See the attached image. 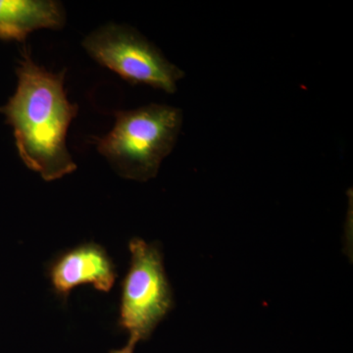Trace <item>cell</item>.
Segmentation results:
<instances>
[{"instance_id":"1","label":"cell","mask_w":353,"mask_h":353,"mask_svg":"<svg viewBox=\"0 0 353 353\" xmlns=\"http://www.w3.org/2000/svg\"><path fill=\"white\" fill-rule=\"evenodd\" d=\"M15 92L0 114L13 128L15 145L23 163L46 182L77 170L67 148V132L79 112L64 88L66 69L52 73L37 64L25 46L16 68Z\"/></svg>"},{"instance_id":"2","label":"cell","mask_w":353,"mask_h":353,"mask_svg":"<svg viewBox=\"0 0 353 353\" xmlns=\"http://www.w3.org/2000/svg\"><path fill=\"white\" fill-rule=\"evenodd\" d=\"M108 134L92 138L97 152L114 171L128 180L155 178L165 158L175 148L183 125V111L167 104L118 111Z\"/></svg>"},{"instance_id":"3","label":"cell","mask_w":353,"mask_h":353,"mask_svg":"<svg viewBox=\"0 0 353 353\" xmlns=\"http://www.w3.org/2000/svg\"><path fill=\"white\" fill-rule=\"evenodd\" d=\"M83 48L97 63L131 85L175 94L185 72L134 28L108 23L88 34Z\"/></svg>"},{"instance_id":"4","label":"cell","mask_w":353,"mask_h":353,"mask_svg":"<svg viewBox=\"0 0 353 353\" xmlns=\"http://www.w3.org/2000/svg\"><path fill=\"white\" fill-rule=\"evenodd\" d=\"M129 248L131 263L122 283L118 325L137 345L152 336L174 301L160 248L139 238L130 241Z\"/></svg>"},{"instance_id":"5","label":"cell","mask_w":353,"mask_h":353,"mask_svg":"<svg viewBox=\"0 0 353 353\" xmlns=\"http://www.w3.org/2000/svg\"><path fill=\"white\" fill-rule=\"evenodd\" d=\"M51 285L66 301L72 290L90 285L95 290L109 292L117 273L108 250L95 243H83L60 254L48 268Z\"/></svg>"},{"instance_id":"6","label":"cell","mask_w":353,"mask_h":353,"mask_svg":"<svg viewBox=\"0 0 353 353\" xmlns=\"http://www.w3.org/2000/svg\"><path fill=\"white\" fill-rule=\"evenodd\" d=\"M66 23L63 6L55 0H0V39L24 43L31 32L60 30Z\"/></svg>"},{"instance_id":"7","label":"cell","mask_w":353,"mask_h":353,"mask_svg":"<svg viewBox=\"0 0 353 353\" xmlns=\"http://www.w3.org/2000/svg\"><path fill=\"white\" fill-rule=\"evenodd\" d=\"M134 347L136 345L129 341L126 347L121 348V350H111L110 353H134Z\"/></svg>"}]
</instances>
